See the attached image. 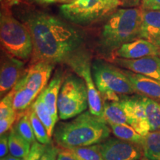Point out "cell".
<instances>
[{"mask_svg":"<svg viewBox=\"0 0 160 160\" xmlns=\"http://www.w3.org/2000/svg\"><path fill=\"white\" fill-rule=\"evenodd\" d=\"M25 24L33 41L31 65L38 62L67 63L84 50L79 31L54 16L34 12L26 17Z\"/></svg>","mask_w":160,"mask_h":160,"instance_id":"cell-1","label":"cell"},{"mask_svg":"<svg viewBox=\"0 0 160 160\" xmlns=\"http://www.w3.org/2000/svg\"><path fill=\"white\" fill-rule=\"evenodd\" d=\"M108 125L103 118L86 111L72 120L57 125L53 137L61 148L98 145L108 139L111 133Z\"/></svg>","mask_w":160,"mask_h":160,"instance_id":"cell-2","label":"cell"},{"mask_svg":"<svg viewBox=\"0 0 160 160\" xmlns=\"http://www.w3.org/2000/svg\"><path fill=\"white\" fill-rule=\"evenodd\" d=\"M142 9H117L110 14L102 28L99 46L106 53L115 52L125 43L139 39Z\"/></svg>","mask_w":160,"mask_h":160,"instance_id":"cell-3","label":"cell"},{"mask_svg":"<svg viewBox=\"0 0 160 160\" xmlns=\"http://www.w3.org/2000/svg\"><path fill=\"white\" fill-rule=\"evenodd\" d=\"M54 64L38 62L30 65L13 90V108L18 114L28 111L51 79Z\"/></svg>","mask_w":160,"mask_h":160,"instance_id":"cell-4","label":"cell"},{"mask_svg":"<svg viewBox=\"0 0 160 160\" xmlns=\"http://www.w3.org/2000/svg\"><path fill=\"white\" fill-rule=\"evenodd\" d=\"M92 75L103 102L119 101L122 97L137 93L122 69L101 59L92 64Z\"/></svg>","mask_w":160,"mask_h":160,"instance_id":"cell-5","label":"cell"},{"mask_svg":"<svg viewBox=\"0 0 160 160\" xmlns=\"http://www.w3.org/2000/svg\"><path fill=\"white\" fill-rule=\"evenodd\" d=\"M1 45L6 53L21 60H28L33 53L31 32L8 11H2L0 18Z\"/></svg>","mask_w":160,"mask_h":160,"instance_id":"cell-6","label":"cell"},{"mask_svg":"<svg viewBox=\"0 0 160 160\" xmlns=\"http://www.w3.org/2000/svg\"><path fill=\"white\" fill-rule=\"evenodd\" d=\"M119 0H75L60 7L65 19L78 25L86 26L108 17L117 10Z\"/></svg>","mask_w":160,"mask_h":160,"instance_id":"cell-7","label":"cell"},{"mask_svg":"<svg viewBox=\"0 0 160 160\" xmlns=\"http://www.w3.org/2000/svg\"><path fill=\"white\" fill-rule=\"evenodd\" d=\"M57 106L59 118L62 120L74 118L87 111L88 95L82 78L77 74H69L64 79Z\"/></svg>","mask_w":160,"mask_h":160,"instance_id":"cell-8","label":"cell"},{"mask_svg":"<svg viewBox=\"0 0 160 160\" xmlns=\"http://www.w3.org/2000/svg\"><path fill=\"white\" fill-rule=\"evenodd\" d=\"M76 74L85 81L88 95V108L92 114L103 118V100L95 85L92 75L91 57L87 51L82 50L67 62ZM104 119V118H103Z\"/></svg>","mask_w":160,"mask_h":160,"instance_id":"cell-9","label":"cell"},{"mask_svg":"<svg viewBox=\"0 0 160 160\" xmlns=\"http://www.w3.org/2000/svg\"><path fill=\"white\" fill-rule=\"evenodd\" d=\"M99 149L105 160H139L144 154L141 145L118 138L106 139Z\"/></svg>","mask_w":160,"mask_h":160,"instance_id":"cell-10","label":"cell"},{"mask_svg":"<svg viewBox=\"0 0 160 160\" xmlns=\"http://www.w3.org/2000/svg\"><path fill=\"white\" fill-rule=\"evenodd\" d=\"M26 71L22 60L5 53L2 58L0 70V93L1 96L11 91L22 77Z\"/></svg>","mask_w":160,"mask_h":160,"instance_id":"cell-11","label":"cell"},{"mask_svg":"<svg viewBox=\"0 0 160 160\" xmlns=\"http://www.w3.org/2000/svg\"><path fill=\"white\" fill-rule=\"evenodd\" d=\"M121 99L128 113L129 125L132 126L138 133L145 137L151 132V128L142 102L141 95L137 94L133 97L124 96Z\"/></svg>","mask_w":160,"mask_h":160,"instance_id":"cell-12","label":"cell"},{"mask_svg":"<svg viewBox=\"0 0 160 160\" xmlns=\"http://www.w3.org/2000/svg\"><path fill=\"white\" fill-rule=\"evenodd\" d=\"M113 62L124 69L160 81V57L159 56L146 57L138 59L113 58Z\"/></svg>","mask_w":160,"mask_h":160,"instance_id":"cell-13","label":"cell"},{"mask_svg":"<svg viewBox=\"0 0 160 160\" xmlns=\"http://www.w3.org/2000/svg\"><path fill=\"white\" fill-rule=\"evenodd\" d=\"M160 48L144 39H137L124 44L114 52V58L138 59L151 56H159Z\"/></svg>","mask_w":160,"mask_h":160,"instance_id":"cell-14","label":"cell"},{"mask_svg":"<svg viewBox=\"0 0 160 160\" xmlns=\"http://www.w3.org/2000/svg\"><path fill=\"white\" fill-rule=\"evenodd\" d=\"M122 71L128 77L137 94L160 101V81L127 69L123 68Z\"/></svg>","mask_w":160,"mask_h":160,"instance_id":"cell-15","label":"cell"},{"mask_svg":"<svg viewBox=\"0 0 160 160\" xmlns=\"http://www.w3.org/2000/svg\"><path fill=\"white\" fill-rule=\"evenodd\" d=\"M139 39L147 40L160 48V11L142 9Z\"/></svg>","mask_w":160,"mask_h":160,"instance_id":"cell-16","label":"cell"},{"mask_svg":"<svg viewBox=\"0 0 160 160\" xmlns=\"http://www.w3.org/2000/svg\"><path fill=\"white\" fill-rule=\"evenodd\" d=\"M63 75L60 71L56 72L47 86L39 95L42 101L48 108L53 118L58 120V97L63 82Z\"/></svg>","mask_w":160,"mask_h":160,"instance_id":"cell-17","label":"cell"},{"mask_svg":"<svg viewBox=\"0 0 160 160\" xmlns=\"http://www.w3.org/2000/svg\"><path fill=\"white\" fill-rule=\"evenodd\" d=\"M103 118L109 125L112 124L129 125L128 117L122 99L117 102H103Z\"/></svg>","mask_w":160,"mask_h":160,"instance_id":"cell-18","label":"cell"},{"mask_svg":"<svg viewBox=\"0 0 160 160\" xmlns=\"http://www.w3.org/2000/svg\"><path fill=\"white\" fill-rule=\"evenodd\" d=\"M151 132L160 131V101L141 95Z\"/></svg>","mask_w":160,"mask_h":160,"instance_id":"cell-19","label":"cell"},{"mask_svg":"<svg viewBox=\"0 0 160 160\" xmlns=\"http://www.w3.org/2000/svg\"><path fill=\"white\" fill-rule=\"evenodd\" d=\"M31 108L35 112L39 119L41 120L44 126L47 129L49 137L51 138L54 133L55 125L57 121L52 116L48 108L47 107V105H45L39 96H38Z\"/></svg>","mask_w":160,"mask_h":160,"instance_id":"cell-20","label":"cell"},{"mask_svg":"<svg viewBox=\"0 0 160 160\" xmlns=\"http://www.w3.org/2000/svg\"><path fill=\"white\" fill-rule=\"evenodd\" d=\"M8 144L10 154L20 159L25 157L29 153L32 145L21 137L13 127L10 130L8 133Z\"/></svg>","mask_w":160,"mask_h":160,"instance_id":"cell-21","label":"cell"},{"mask_svg":"<svg viewBox=\"0 0 160 160\" xmlns=\"http://www.w3.org/2000/svg\"><path fill=\"white\" fill-rule=\"evenodd\" d=\"M144 156L149 160H160V131L150 132L142 144Z\"/></svg>","mask_w":160,"mask_h":160,"instance_id":"cell-22","label":"cell"},{"mask_svg":"<svg viewBox=\"0 0 160 160\" xmlns=\"http://www.w3.org/2000/svg\"><path fill=\"white\" fill-rule=\"evenodd\" d=\"M110 127L113 135L118 139L141 145L142 144L144 137L138 133L132 126L128 124H112Z\"/></svg>","mask_w":160,"mask_h":160,"instance_id":"cell-23","label":"cell"},{"mask_svg":"<svg viewBox=\"0 0 160 160\" xmlns=\"http://www.w3.org/2000/svg\"><path fill=\"white\" fill-rule=\"evenodd\" d=\"M17 133L22 137L29 143L33 145L37 142L33 128H32L31 120L29 117V109L22 114H19L17 122L13 126Z\"/></svg>","mask_w":160,"mask_h":160,"instance_id":"cell-24","label":"cell"},{"mask_svg":"<svg viewBox=\"0 0 160 160\" xmlns=\"http://www.w3.org/2000/svg\"><path fill=\"white\" fill-rule=\"evenodd\" d=\"M29 117L36 139L38 142L42 145H48L51 143V137L48 133L47 129L31 108H29Z\"/></svg>","mask_w":160,"mask_h":160,"instance_id":"cell-25","label":"cell"},{"mask_svg":"<svg viewBox=\"0 0 160 160\" xmlns=\"http://www.w3.org/2000/svg\"><path fill=\"white\" fill-rule=\"evenodd\" d=\"M69 150L80 160H105L100 151L99 144L85 147L73 148Z\"/></svg>","mask_w":160,"mask_h":160,"instance_id":"cell-26","label":"cell"},{"mask_svg":"<svg viewBox=\"0 0 160 160\" xmlns=\"http://www.w3.org/2000/svg\"><path fill=\"white\" fill-rule=\"evenodd\" d=\"M13 96H14V91L12 89L1 99L0 119L17 114V112L13 108Z\"/></svg>","mask_w":160,"mask_h":160,"instance_id":"cell-27","label":"cell"},{"mask_svg":"<svg viewBox=\"0 0 160 160\" xmlns=\"http://www.w3.org/2000/svg\"><path fill=\"white\" fill-rule=\"evenodd\" d=\"M46 147L47 145H42L36 142L31 145L29 153L25 157L22 158L21 160H39L45 152Z\"/></svg>","mask_w":160,"mask_h":160,"instance_id":"cell-28","label":"cell"},{"mask_svg":"<svg viewBox=\"0 0 160 160\" xmlns=\"http://www.w3.org/2000/svg\"><path fill=\"white\" fill-rule=\"evenodd\" d=\"M18 117H19V114L17 113L14 116H11V117L0 119V134H5L8 131L11 130L13 124L15 123L16 121H17Z\"/></svg>","mask_w":160,"mask_h":160,"instance_id":"cell-29","label":"cell"},{"mask_svg":"<svg viewBox=\"0 0 160 160\" xmlns=\"http://www.w3.org/2000/svg\"><path fill=\"white\" fill-rule=\"evenodd\" d=\"M59 151V148H57L53 144L50 143L47 145L45 152L39 160H57Z\"/></svg>","mask_w":160,"mask_h":160,"instance_id":"cell-30","label":"cell"},{"mask_svg":"<svg viewBox=\"0 0 160 160\" xmlns=\"http://www.w3.org/2000/svg\"><path fill=\"white\" fill-rule=\"evenodd\" d=\"M9 151V144H8V134L1 135L0 137V157L3 158L8 155Z\"/></svg>","mask_w":160,"mask_h":160,"instance_id":"cell-31","label":"cell"},{"mask_svg":"<svg viewBox=\"0 0 160 160\" xmlns=\"http://www.w3.org/2000/svg\"><path fill=\"white\" fill-rule=\"evenodd\" d=\"M57 160H80L77 156L73 154L69 149H59L57 156Z\"/></svg>","mask_w":160,"mask_h":160,"instance_id":"cell-32","label":"cell"},{"mask_svg":"<svg viewBox=\"0 0 160 160\" xmlns=\"http://www.w3.org/2000/svg\"><path fill=\"white\" fill-rule=\"evenodd\" d=\"M142 8L160 11V0H146L142 3Z\"/></svg>","mask_w":160,"mask_h":160,"instance_id":"cell-33","label":"cell"},{"mask_svg":"<svg viewBox=\"0 0 160 160\" xmlns=\"http://www.w3.org/2000/svg\"><path fill=\"white\" fill-rule=\"evenodd\" d=\"M119 5L125 8H137L141 3V0H119Z\"/></svg>","mask_w":160,"mask_h":160,"instance_id":"cell-34","label":"cell"},{"mask_svg":"<svg viewBox=\"0 0 160 160\" xmlns=\"http://www.w3.org/2000/svg\"><path fill=\"white\" fill-rule=\"evenodd\" d=\"M39 4H43V5H48V4L54 3L55 2H57V0H33Z\"/></svg>","mask_w":160,"mask_h":160,"instance_id":"cell-35","label":"cell"},{"mask_svg":"<svg viewBox=\"0 0 160 160\" xmlns=\"http://www.w3.org/2000/svg\"><path fill=\"white\" fill-rule=\"evenodd\" d=\"M1 160H21L20 158H17V157H13V156L9 154V155H7L6 157L2 158Z\"/></svg>","mask_w":160,"mask_h":160,"instance_id":"cell-36","label":"cell"},{"mask_svg":"<svg viewBox=\"0 0 160 160\" xmlns=\"http://www.w3.org/2000/svg\"><path fill=\"white\" fill-rule=\"evenodd\" d=\"M73 1H75V0H57L58 2L63 3V4H68V3L73 2Z\"/></svg>","mask_w":160,"mask_h":160,"instance_id":"cell-37","label":"cell"},{"mask_svg":"<svg viewBox=\"0 0 160 160\" xmlns=\"http://www.w3.org/2000/svg\"><path fill=\"white\" fill-rule=\"evenodd\" d=\"M139 160H149L148 159V158L147 157H145V156H143V157H142L141 158V159H139Z\"/></svg>","mask_w":160,"mask_h":160,"instance_id":"cell-38","label":"cell"},{"mask_svg":"<svg viewBox=\"0 0 160 160\" xmlns=\"http://www.w3.org/2000/svg\"><path fill=\"white\" fill-rule=\"evenodd\" d=\"M142 2H145V1H146V0H142Z\"/></svg>","mask_w":160,"mask_h":160,"instance_id":"cell-39","label":"cell"},{"mask_svg":"<svg viewBox=\"0 0 160 160\" xmlns=\"http://www.w3.org/2000/svg\"><path fill=\"white\" fill-rule=\"evenodd\" d=\"M159 57H160V53H159Z\"/></svg>","mask_w":160,"mask_h":160,"instance_id":"cell-40","label":"cell"}]
</instances>
